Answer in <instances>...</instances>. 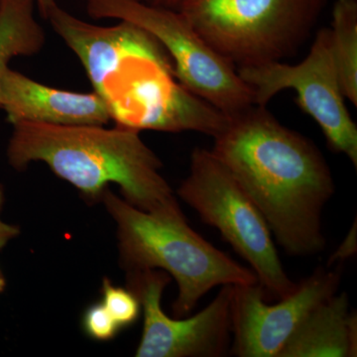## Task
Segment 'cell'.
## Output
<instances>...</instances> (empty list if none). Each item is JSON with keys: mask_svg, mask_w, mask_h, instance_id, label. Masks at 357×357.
Listing matches in <instances>:
<instances>
[{"mask_svg": "<svg viewBox=\"0 0 357 357\" xmlns=\"http://www.w3.org/2000/svg\"><path fill=\"white\" fill-rule=\"evenodd\" d=\"M102 296L103 306L121 330L133 325L139 318L140 301L130 289L115 286L109 279L105 278Z\"/></svg>", "mask_w": 357, "mask_h": 357, "instance_id": "15", "label": "cell"}, {"mask_svg": "<svg viewBox=\"0 0 357 357\" xmlns=\"http://www.w3.org/2000/svg\"><path fill=\"white\" fill-rule=\"evenodd\" d=\"M248 84L257 105H265L284 89L297 93V103L325 134L328 147L345 155L357 166V126L345 105L333 61L331 31L319 30L309 54L297 65L283 62L248 66L236 69Z\"/></svg>", "mask_w": 357, "mask_h": 357, "instance_id": "8", "label": "cell"}, {"mask_svg": "<svg viewBox=\"0 0 357 357\" xmlns=\"http://www.w3.org/2000/svg\"><path fill=\"white\" fill-rule=\"evenodd\" d=\"M331 44L340 86L357 105V0H337L333 9Z\"/></svg>", "mask_w": 357, "mask_h": 357, "instance_id": "14", "label": "cell"}, {"mask_svg": "<svg viewBox=\"0 0 357 357\" xmlns=\"http://www.w3.org/2000/svg\"><path fill=\"white\" fill-rule=\"evenodd\" d=\"M213 139L211 151L255 202L284 251L294 257L323 252V211L335 185L318 147L257 105L229 116Z\"/></svg>", "mask_w": 357, "mask_h": 357, "instance_id": "1", "label": "cell"}, {"mask_svg": "<svg viewBox=\"0 0 357 357\" xmlns=\"http://www.w3.org/2000/svg\"><path fill=\"white\" fill-rule=\"evenodd\" d=\"M34 0H2L0 6V82L13 59L43 49L46 35L34 15Z\"/></svg>", "mask_w": 357, "mask_h": 357, "instance_id": "13", "label": "cell"}, {"mask_svg": "<svg viewBox=\"0 0 357 357\" xmlns=\"http://www.w3.org/2000/svg\"><path fill=\"white\" fill-rule=\"evenodd\" d=\"M177 194L250 265L266 298L283 299L296 290L261 211L211 150L192 151L189 175Z\"/></svg>", "mask_w": 357, "mask_h": 357, "instance_id": "6", "label": "cell"}, {"mask_svg": "<svg viewBox=\"0 0 357 357\" xmlns=\"http://www.w3.org/2000/svg\"><path fill=\"white\" fill-rule=\"evenodd\" d=\"M356 220H354V225H352L351 230H349V234L342 243L340 244V248L337 249L335 253L331 256L328 259V266L330 265L335 264V263H340L342 264L344 260L349 259L352 256L356 255L357 251V232H356Z\"/></svg>", "mask_w": 357, "mask_h": 357, "instance_id": "17", "label": "cell"}, {"mask_svg": "<svg viewBox=\"0 0 357 357\" xmlns=\"http://www.w3.org/2000/svg\"><path fill=\"white\" fill-rule=\"evenodd\" d=\"M342 264L318 267L277 304L269 305L259 283L234 285L231 299L232 342L229 356L278 357L282 347L305 318L338 292Z\"/></svg>", "mask_w": 357, "mask_h": 357, "instance_id": "10", "label": "cell"}, {"mask_svg": "<svg viewBox=\"0 0 357 357\" xmlns=\"http://www.w3.org/2000/svg\"><path fill=\"white\" fill-rule=\"evenodd\" d=\"M4 199H6L4 189L2 185L0 184V250L6 248L7 244L20 234V229L17 225H11V223L4 222L2 220L1 213L2 208H3Z\"/></svg>", "mask_w": 357, "mask_h": 357, "instance_id": "18", "label": "cell"}, {"mask_svg": "<svg viewBox=\"0 0 357 357\" xmlns=\"http://www.w3.org/2000/svg\"><path fill=\"white\" fill-rule=\"evenodd\" d=\"M7 145L9 165L24 170L43 162L89 199H102L110 184L122 198L151 213H183L172 188L161 175L156 153L134 129L115 126H59L20 122Z\"/></svg>", "mask_w": 357, "mask_h": 357, "instance_id": "2", "label": "cell"}, {"mask_svg": "<svg viewBox=\"0 0 357 357\" xmlns=\"http://www.w3.org/2000/svg\"><path fill=\"white\" fill-rule=\"evenodd\" d=\"M84 332L98 342H107L116 337L121 326L115 323L102 302L91 305L83 316Z\"/></svg>", "mask_w": 357, "mask_h": 357, "instance_id": "16", "label": "cell"}, {"mask_svg": "<svg viewBox=\"0 0 357 357\" xmlns=\"http://www.w3.org/2000/svg\"><path fill=\"white\" fill-rule=\"evenodd\" d=\"M35 6L38 9V13L44 20H46L48 13L52 8L57 4L56 0H34Z\"/></svg>", "mask_w": 357, "mask_h": 357, "instance_id": "20", "label": "cell"}, {"mask_svg": "<svg viewBox=\"0 0 357 357\" xmlns=\"http://www.w3.org/2000/svg\"><path fill=\"white\" fill-rule=\"evenodd\" d=\"M46 20L81 61L115 126L137 128L176 77L168 52L132 23L91 24L58 4Z\"/></svg>", "mask_w": 357, "mask_h": 357, "instance_id": "3", "label": "cell"}, {"mask_svg": "<svg viewBox=\"0 0 357 357\" xmlns=\"http://www.w3.org/2000/svg\"><path fill=\"white\" fill-rule=\"evenodd\" d=\"M6 277H4L3 273H2L1 270H0V294L6 290Z\"/></svg>", "mask_w": 357, "mask_h": 357, "instance_id": "21", "label": "cell"}, {"mask_svg": "<svg viewBox=\"0 0 357 357\" xmlns=\"http://www.w3.org/2000/svg\"><path fill=\"white\" fill-rule=\"evenodd\" d=\"M326 0H184L178 11L236 69L283 62L311 37Z\"/></svg>", "mask_w": 357, "mask_h": 357, "instance_id": "5", "label": "cell"}, {"mask_svg": "<svg viewBox=\"0 0 357 357\" xmlns=\"http://www.w3.org/2000/svg\"><path fill=\"white\" fill-rule=\"evenodd\" d=\"M0 109L9 123L107 126L109 110L98 93L52 88L7 68L0 82Z\"/></svg>", "mask_w": 357, "mask_h": 357, "instance_id": "11", "label": "cell"}, {"mask_svg": "<svg viewBox=\"0 0 357 357\" xmlns=\"http://www.w3.org/2000/svg\"><path fill=\"white\" fill-rule=\"evenodd\" d=\"M138 1L143 2V3L148 4V6L178 10L184 0H138Z\"/></svg>", "mask_w": 357, "mask_h": 357, "instance_id": "19", "label": "cell"}, {"mask_svg": "<svg viewBox=\"0 0 357 357\" xmlns=\"http://www.w3.org/2000/svg\"><path fill=\"white\" fill-rule=\"evenodd\" d=\"M171 276L162 270L128 272V288L140 301L142 335L137 357H222L232 342L231 299L234 285H223L203 311L182 319L162 309V296Z\"/></svg>", "mask_w": 357, "mask_h": 357, "instance_id": "9", "label": "cell"}, {"mask_svg": "<svg viewBox=\"0 0 357 357\" xmlns=\"http://www.w3.org/2000/svg\"><path fill=\"white\" fill-rule=\"evenodd\" d=\"M100 199L116 225L122 267L128 272L162 270L177 282V318L190 314L213 288L258 283L252 270L191 229L184 213L139 210L109 188Z\"/></svg>", "mask_w": 357, "mask_h": 357, "instance_id": "4", "label": "cell"}, {"mask_svg": "<svg viewBox=\"0 0 357 357\" xmlns=\"http://www.w3.org/2000/svg\"><path fill=\"white\" fill-rule=\"evenodd\" d=\"M2 0H0V6H1Z\"/></svg>", "mask_w": 357, "mask_h": 357, "instance_id": "22", "label": "cell"}, {"mask_svg": "<svg viewBox=\"0 0 357 357\" xmlns=\"http://www.w3.org/2000/svg\"><path fill=\"white\" fill-rule=\"evenodd\" d=\"M357 356V314L347 293L335 294L305 318L282 347L278 357Z\"/></svg>", "mask_w": 357, "mask_h": 357, "instance_id": "12", "label": "cell"}, {"mask_svg": "<svg viewBox=\"0 0 357 357\" xmlns=\"http://www.w3.org/2000/svg\"><path fill=\"white\" fill-rule=\"evenodd\" d=\"M93 20H119L152 35L172 59L185 89L231 116L255 105V95L230 63L208 46L178 10L138 0H86Z\"/></svg>", "mask_w": 357, "mask_h": 357, "instance_id": "7", "label": "cell"}]
</instances>
